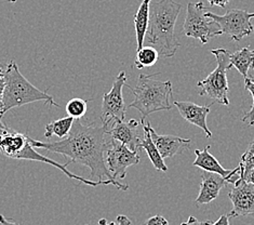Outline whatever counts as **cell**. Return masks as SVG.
Wrapping results in <instances>:
<instances>
[{"label": "cell", "instance_id": "6da1fadb", "mask_svg": "<svg viewBox=\"0 0 254 225\" xmlns=\"http://www.w3.org/2000/svg\"><path fill=\"white\" fill-rule=\"evenodd\" d=\"M112 140L108 127L94 124L83 125L75 119L69 135L57 142H41L29 138L35 149L46 150L50 153L61 154L67 158L66 163H79L90 168V176L104 181V178L117 182L113 178L105 162V151Z\"/></svg>", "mask_w": 254, "mask_h": 225}, {"label": "cell", "instance_id": "7a4b0ae2", "mask_svg": "<svg viewBox=\"0 0 254 225\" xmlns=\"http://www.w3.org/2000/svg\"><path fill=\"white\" fill-rule=\"evenodd\" d=\"M181 9L182 4L175 2L174 0L150 2L149 26L146 38L148 44L156 48L161 57L173 58L181 46L174 34Z\"/></svg>", "mask_w": 254, "mask_h": 225}, {"label": "cell", "instance_id": "3957f363", "mask_svg": "<svg viewBox=\"0 0 254 225\" xmlns=\"http://www.w3.org/2000/svg\"><path fill=\"white\" fill-rule=\"evenodd\" d=\"M153 75L141 74L138 76L136 86L133 88L126 83V86L132 91L134 100L128 105V108H135L141 113V120H145L150 114L160 111H170L172 108L173 89L170 80L161 81Z\"/></svg>", "mask_w": 254, "mask_h": 225}, {"label": "cell", "instance_id": "277c9868", "mask_svg": "<svg viewBox=\"0 0 254 225\" xmlns=\"http://www.w3.org/2000/svg\"><path fill=\"white\" fill-rule=\"evenodd\" d=\"M5 88L2 99L1 111H0V119L10 109L20 107L26 104H31L38 101H44L47 105L60 107L58 103L53 100L52 95L48 94V90H39L33 83L22 75L19 66L14 61H10L4 70Z\"/></svg>", "mask_w": 254, "mask_h": 225}, {"label": "cell", "instance_id": "5b68a950", "mask_svg": "<svg viewBox=\"0 0 254 225\" xmlns=\"http://www.w3.org/2000/svg\"><path fill=\"white\" fill-rule=\"evenodd\" d=\"M211 53L216 58L217 66L211 74L198 81L197 87L199 89V95H207L214 102L222 105H228L229 87L227 81V71L231 70V52L226 49H213Z\"/></svg>", "mask_w": 254, "mask_h": 225}, {"label": "cell", "instance_id": "8992f818", "mask_svg": "<svg viewBox=\"0 0 254 225\" xmlns=\"http://www.w3.org/2000/svg\"><path fill=\"white\" fill-rule=\"evenodd\" d=\"M208 9L202 1L190 2L187 4L183 25V35L198 39L202 45L208 44L211 38L222 35V30L217 23L205 15Z\"/></svg>", "mask_w": 254, "mask_h": 225}, {"label": "cell", "instance_id": "52a82bcc", "mask_svg": "<svg viewBox=\"0 0 254 225\" xmlns=\"http://www.w3.org/2000/svg\"><path fill=\"white\" fill-rule=\"evenodd\" d=\"M205 15L217 23L222 34L229 36L234 41H240L246 36H250L254 30V26L251 23L254 13H250L246 10L231 9L227 10L224 15L207 11Z\"/></svg>", "mask_w": 254, "mask_h": 225}, {"label": "cell", "instance_id": "ba28073f", "mask_svg": "<svg viewBox=\"0 0 254 225\" xmlns=\"http://www.w3.org/2000/svg\"><path fill=\"white\" fill-rule=\"evenodd\" d=\"M127 74L122 71L115 78L110 92L103 96L101 120L102 125L110 127L114 120H125L127 107L123 95V89L126 86Z\"/></svg>", "mask_w": 254, "mask_h": 225}, {"label": "cell", "instance_id": "9c48e42d", "mask_svg": "<svg viewBox=\"0 0 254 225\" xmlns=\"http://www.w3.org/2000/svg\"><path fill=\"white\" fill-rule=\"evenodd\" d=\"M105 162L113 178L123 180L127 175V169L140 162V154L112 139L105 151Z\"/></svg>", "mask_w": 254, "mask_h": 225}, {"label": "cell", "instance_id": "30bf717a", "mask_svg": "<svg viewBox=\"0 0 254 225\" xmlns=\"http://www.w3.org/2000/svg\"><path fill=\"white\" fill-rule=\"evenodd\" d=\"M234 184V188L228 193V198L233 203V209L228 214L229 218L254 217V185L240 178Z\"/></svg>", "mask_w": 254, "mask_h": 225}, {"label": "cell", "instance_id": "8fae6325", "mask_svg": "<svg viewBox=\"0 0 254 225\" xmlns=\"http://www.w3.org/2000/svg\"><path fill=\"white\" fill-rule=\"evenodd\" d=\"M138 125L140 123L135 119H131L127 123L124 120H114L108 127V132L112 139L127 145L132 150L140 151L138 145L143 137L138 132Z\"/></svg>", "mask_w": 254, "mask_h": 225}, {"label": "cell", "instance_id": "7c38bea8", "mask_svg": "<svg viewBox=\"0 0 254 225\" xmlns=\"http://www.w3.org/2000/svg\"><path fill=\"white\" fill-rule=\"evenodd\" d=\"M149 131L162 158H171L175 155L182 154L184 150L190 149L191 143L190 139H184L171 135H158L154 130L152 125H149Z\"/></svg>", "mask_w": 254, "mask_h": 225}, {"label": "cell", "instance_id": "4fadbf2b", "mask_svg": "<svg viewBox=\"0 0 254 225\" xmlns=\"http://www.w3.org/2000/svg\"><path fill=\"white\" fill-rule=\"evenodd\" d=\"M173 105L179 109V112L187 123L195 125L200 128L205 133V137L210 139L212 137V132L209 130L207 125V116L210 113V106L197 105L191 102H173Z\"/></svg>", "mask_w": 254, "mask_h": 225}, {"label": "cell", "instance_id": "5bb4252c", "mask_svg": "<svg viewBox=\"0 0 254 225\" xmlns=\"http://www.w3.org/2000/svg\"><path fill=\"white\" fill-rule=\"evenodd\" d=\"M228 183L229 182L222 175L203 170L201 173L200 192L195 200L196 205H205L213 202L220 195L222 188L225 187Z\"/></svg>", "mask_w": 254, "mask_h": 225}, {"label": "cell", "instance_id": "9a60e30c", "mask_svg": "<svg viewBox=\"0 0 254 225\" xmlns=\"http://www.w3.org/2000/svg\"><path fill=\"white\" fill-rule=\"evenodd\" d=\"M209 149L210 145H207L201 150H195L196 159L192 162V165L204 170V171L220 174L223 178H225L229 183H235L236 179H234V176L236 174H239V168L237 167L234 170H226L225 168H223L221 163L217 161L216 158L212 154L209 153Z\"/></svg>", "mask_w": 254, "mask_h": 225}, {"label": "cell", "instance_id": "2e32d148", "mask_svg": "<svg viewBox=\"0 0 254 225\" xmlns=\"http://www.w3.org/2000/svg\"><path fill=\"white\" fill-rule=\"evenodd\" d=\"M141 124L143 126V139L141 140L140 145H138V150H144L146 151V154L149 158V160L152 161L153 166L155 167L156 170L162 172H167L168 171V167L165 163V160H163L162 156L160 155L158 149L155 145L152 136H150V131H149V121H145L141 120Z\"/></svg>", "mask_w": 254, "mask_h": 225}, {"label": "cell", "instance_id": "e0dca14e", "mask_svg": "<svg viewBox=\"0 0 254 225\" xmlns=\"http://www.w3.org/2000/svg\"><path fill=\"white\" fill-rule=\"evenodd\" d=\"M152 0H142L136 13L134 15V28L136 35V45L137 50L144 47V40L146 37L148 26H149V8Z\"/></svg>", "mask_w": 254, "mask_h": 225}, {"label": "cell", "instance_id": "ac0fdd59", "mask_svg": "<svg viewBox=\"0 0 254 225\" xmlns=\"http://www.w3.org/2000/svg\"><path fill=\"white\" fill-rule=\"evenodd\" d=\"M229 59H231V68L237 69L244 79L249 77V70H254V50H251L249 47L231 53Z\"/></svg>", "mask_w": 254, "mask_h": 225}, {"label": "cell", "instance_id": "d6986e66", "mask_svg": "<svg viewBox=\"0 0 254 225\" xmlns=\"http://www.w3.org/2000/svg\"><path fill=\"white\" fill-rule=\"evenodd\" d=\"M74 118L67 116L61 119L51 121L50 124L46 125L45 127V137L47 139H50L53 136L58 137L59 139H64L69 135L70 129L74 124Z\"/></svg>", "mask_w": 254, "mask_h": 225}, {"label": "cell", "instance_id": "ffe728a7", "mask_svg": "<svg viewBox=\"0 0 254 225\" xmlns=\"http://www.w3.org/2000/svg\"><path fill=\"white\" fill-rule=\"evenodd\" d=\"M159 58L158 50L153 46L143 47L142 49L136 51V58L134 61V66L137 70L145 68H150L157 63Z\"/></svg>", "mask_w": 254, "mask_h": 225}, {"label": "cell", "instance_id": "44dd1931", "mask_svg": "<svg viewBox=\"0 0 254 225\" xmlns=\"http://www.w3.org/2000/svg\"><path fill=\"white\" fill-rule=\"evenodd\" d=\"M87 102L79 98L71 99L66 104V113L74 119H81L87 113Z\"/></svg>", "mask_w": 254, "mask_h": 225}, {"label": "cell", "instance_id": "7402d4cb", "mask_svg": "<svg viewBox=\"0 0 254 225\" xmlns=\"http://www.w3.org/2000/svg\"><path fill=\"white\" fill-rule=\"evenodd\" d=\"M239 178H243V176L249 171V170L254 168V139L253 141L250 143L249 148L241 156V159L239 162Z\"/></svg>", "mask_w": 254, "mask_h": 225}, {"label": "cell", "instance_id": "603a6c76", "mask_svg": "<svg viewBox=\"0 0 254 225\" xmlns=\"http://www.w3.org/2000/svg\"><path fill=\"white\" fill-rule=\"evenodd\" d=\"M245 89H247L249 92L251 93L252 98H253V104L252 107L249 112H247L243 119L241 121H244V123H248L249 126H253L254 125V80L251 79V77L249 76L248 78L245 79Z\"/></svg>", "mask_w": 254, "mask_h": 225}, {"label": "cell", "instance_id": "cb8c5ba5", "mask_svg": "<svg viewBox=\"0 0 254 225\" xmlns=\"http://www.w3.org/2000/svg\"><path fill=\"white\" fill-rule=\"evenodd\" d=\"M145 225H170L162 216H154L145 222Z\"/></svg>", "mask_w": 254, "mask_h": 225}, {"label": "cell", "instance_id": "d4e9b609", "mask_svg": "<svg viewBox=\"0 0 254 225\" xmlns=\"http://www.w3.org/2000/svg\"><path fill=\"white\" fill-rule=\"evenodd\" d=\"M4 88H5L4 70L2 69V66L0 65V111H1V105H2V99H3Z\"/></svg>", "mask_w": 254, "mask_h": 225}, {"label": "cell", "instance_id": "484cf974", "mask_svg": "<svg viewBox=\"0 0 254 225\" xmlns=\"http://www.w3.org/2000/svg\"><path fill=\"white\" fill-rule=\"evenodd\" d=\"M203 225H229V216L223 215L222 217H220V219L216 222L205 221L203 222Z\"/></svg>", "mask_w": 254, "mask_h": 225}, {"label": "cell", "instance_id": "4316f807", "mask_svg": "<svg viewBox=\"0 0 254 225\" xmlns=\"http://www.w3.org/2000/svg\"><path fill=\"white\" fill-rule=\"evenodd\" d=\"M108 225H132V222L127 216L120 215L116 219V223L111 222V223H108Z\"/></svg>", "mask_w": 254, "mask_h": 225}, {"label": "cell", "instance_id": "83f0119b", "mask_svg": "<svg viewBox=\"0 0 254 225\" xmlns=\"http://www.w3.org/2000/svg\"><path fill=\"white\" fill-rule=\"evenodd\" d=\"M208 1L211 7H212V5H217V7L225 8L226 4L231 1V0H208Z\"/></svg>", "mask_w": 254, "mask_h": 225}, {"label": "cell", "instance_id": "f1b7e54d", "mask_svg": "<svg viewBox=\"0 0 254 225\" xmlns=\"http://www.w3.org/2000/svg\"><path fill=\"white\" fill-rule=\"evenodd\" d=\"M240 179L246 180L247 182H249V183H252V184L254 185V168L251 169V170H249V171H248V172L243 176V178H240Z\"/></svg>", "mask_w": 254, "mask_h": 225}, {"label": "cell", "instance_id": "f546056e", "mask_svg": "<svg viewBox=\"0 0 254 225\" xmlns=\"http://www.w3.org/2000/svg\"><path fill=\"white\" fill-rule=\"evenodd\" d=\"M0 225H20V224L14 222L12 219H7L4 216L0 215Z\"/></svg>", "mask_w": 254, "mask_h": 225}, {"label": "cell", "instance_id": "4dcf8cb0", "mask_svg": "<svg viewBox=\"0 0 254 225\" xmlns=\"http://www.w3.org/2000/svg\"><path fill=\"white\" fill-rule=\"evenodd\" d=\"M181 225H203V222H200L199 220H197L195 217L190 216L189 218V220H187L186 222L181 223Z\"/></svg>", "mask_w": 254, "mask_h": 225}, {"label": "cell", "instance_id": "1f68e13d", "mask_svg": "<svg viewBox=\"0 0 254 225\" xmlns=\"http://www.w3.org/2000/svg\"><path fill=\"white\" fill-rule=\"evenodd\" d=\"M7 129H8V127L5 126L4 124H2L1 119H0V135H1V133H3Z\"/></svg>", "mask_w": 254, "mask_h": 225}, {"label": "cell", "instance_id": "d6a6232c", "mask_svg": "<svg viewBox=\"0 0 254 225\" xmlns=\"http://www.w3.org/2000/svg\"><path fill=\"white\" fill-rule=\"evenodd\" d=\"M99 224L100 225H107V220H105V219H101V220L99 221Z\"/></svg>", "mask_w": 254, "mask_h": 225}, {"label": "cell", "instance_id": "836d02e7", "mask_svg": "<svg viewBox=\"0 0 254 225\" xmlns=\"http://www.w3.org/2000/svg\"><path fill=\"white\" fill-rule=\"evenodd\" d=\"M9 1H11V2H15L16 0H9Z\"/></svg>", "mask_w": 254, "mask_h": 225}, {"label": "cell", "instance_id": "e575fe53", "mask_svg": "<svg viewBox=\"0 0 254 225\" xmlns=\"http://www.w3.org/2000/svg\"><path fill=\"white\" fill-rule=\"evenodd\" d=\"M107 225H108V224H107Z\"/></svg>", "mask_w": 254, "mask_h": 225}]
</instances>
